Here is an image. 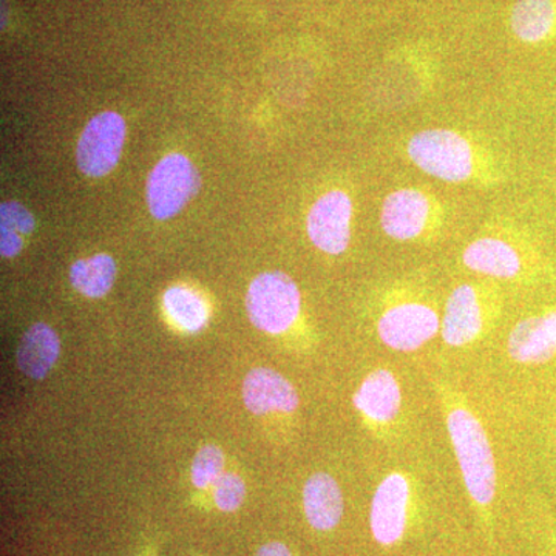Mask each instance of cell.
<instances>
[{"label": "cell", "mask_w": 556, "mask_h": 556, "mask_svg": "<svg viewBox=\"0 0 556 556\" xmlns=\"http://www.w3.org/2000/svg\"><path fill=\"white\" fill-rule=\"evenodd\" d=\"M511 31L527 43L556 36V0H518L511 10Z\"/></svg>", "instance_id": "obj_17"}, {"label": "cell", "mask_w": 556, "mask_h": 556, "mask_svg": "<svg viewBox=\"0 0 556 556\" xmlns=\"http://www.w3.org/2000/svg\"><path fill=\"white\" fill-rule=\"evenodd\" d=\"M353 203L342 190H331L313 204L308 214L309 240L327 254L339 255L346 251L351 240Z\"/></svg>", "instance_id": "obj_7"}, {"label": "cell", "mask_w": 556, "mask_h": 556, "mask_svg": "<svg viewBox=\"0 0 556 556\" xmlns=\"http://www.w3.org/2000/svg\"><path fill=\"white\" fill-rule=\"evenodd\" d=\"M428 212L430 204L424 193L415 189H401L387 197L380 223L391 239L413 240L426 229Z\"/></svg>", "instance_id": "obj_11"}, {"label": "cell", "mask_w": 556, "mask_h": 556, "mask_svg": "<svg viewBox=\"0 0 556 556\" xmlns=\"http://www.w3.org/2000/svg\"><path fill=\"white\" fill-rule=\"evenodd\" d=\"M200 189V175L192 161L170 153L153 167L148 179V206L156 219H170L185 208Z\"/></svg>", "instance_id": "obj_4"}, {"label": "cell", "mask_w": 556, "mask_h": 556, "mask_svg": "<svg viewBox=\"0 0 556 556\" xmlns=\"http://www.w3.org/2000/svg\"><path fill=\"white\" fill-rule=\"evenodd\" d=\"M164 308L170 320L185 331L199 332L206 327L208 318L206 303L192 289L186 287L167 289L164 294Z\"/></svg>", "instance_id": "obj_19"}, {"label": "cell", "mask_w": 556, "mask_h": 556, "mask_svg": "<svg viewBox=\"0 0 556 556\" xmlns=\"http://www.w3.org/2000/svg\"><path fill=\"white\" fill-rule=\"evenodd\" d=\"M126 141V123L116 112H102L80 134L76 161L86 177L101 178L119 163Z\"/></svg>", "instance_id": "obj_5"}, {"label": "cell", "mask_w": 556, "mask_h": 556, "mask_svg": "<svg viewBox=\"0 0 556 556\" xmlns=\"http://www.w3.org/2000/svg\"><path fill=\"white\" fill-rule=\"evenodd\" d=\"M116 278L115 260L108 254L78 260L70 268V281L79 294L101 299L109 294Z\"/></svg>", "instance_id": "obj_18"}, {"label": "cell", "mask_w": 556, "mask_h": 556, "mask_svg": "<svg viewBox=\"0 0 556 556\" xmlns=\"http://www.w3.org/2000/svg\"><path fill=\"white\" fill-rule=\"evenodd\" d=\"M302 298L295 281L287 274L263 273L248 289L247 309L252 325L268 334H281L295 324Z\"/></svg>", "instance_id": "obj_2"}, {"label": "cell", "mask_w": 556, "mask_h": 556, "mask_svg": "<svg viewBox=\"0 0 556 556\" xmlns=\"http://www.w3.org/2000/svg\"><path fill=\"white\" fill-rule=\"evenodd\" d=\"M484 318L477 289L460 285L450 294L442 318V339L450 346H466L481 334Z\"/></svg>", "instance_id": "obj_12"}, {"label": "cell", "mask_w": 556, "mask_h": 556, "mask_svg": "<svg viewBox=\"0 0 556 556\" xmlns=\"http://www.w3.org/2000/svg\"><path fill=\"white\" fill-rule=\"evenodd\" d=\"M255 556H292L289 548L283 543H268L260 547Z\"/></svg>", "instance_id": "obj_23"}, {"label": "cell", "mask_w": 556, "mask_h": 556, "mask_svg": "<svg viewBox=\"0 0 556 556\" xmlns=\"http://www.w3.org/2000/svg\"><path fill=\"white\" fill-rule=\"evenodd\" d=\"M409 484L401 473L388 475L376 490L371 504V530L382 546H393L407 526Z\"/></svg>", "instance_id": "obj_8"}, {"label": "cell", "mask_w": 556, "mask_h": 556, "mask_svg": "<svg viewBox=\"0 0 556 556\" xmlns=\"http://www.w3.org/2000/svg\"><path fill=\"white\" fill-rule=\"evenodd\" d=\"M464 265L475 273L497 278H514L521 270V258L506 241L481 239L464 251Z\"/></svg>", "instance_id": "obj_16"}, {"label": "cell", "mask_w": 556, "mask_h": 556, "mask_svg": "<svg viewBox=\"0 0 556 556\" xmlns=\"http://www.w3.org/2000/svg\"><path fill=\"white\" fill-rule=\"evenodd\" d=\"M508 354L522 365H541L556 356V311L525 318L511 329Z\"/></svg>", "instance_id": "obj_9"}, {"label": "cell", "mask_w": 556, "mask_h": 556, "mask_svg": "<svg viewBox=\"0 0 556 556\" xmlns=\"http://www.w3.org/2000/svg\"><path fill=\"white\" fill-rule=\"evenodd\" d=\"M303 507L314 529L320 532L334 529L345 508L338 481L328 473L313 475L303 486Z\"/></svg>", "instance_id": "obj_14"}, {"label": "cell", "mask_w": 556, "mask_h": 556, "mask_svg": "<svg viewBox=\"0 0 556 556\" xmlns=\"http://www.w3.org/2000/svg\"><path fill=\"white\" fill-rule=\"evenodd\" d=\"M447 427L468 493L486 506L496 493V466L484 427L466 408L452 409Z\"/></svg>", "instance_id": "obj_1"}, {"label": "cell", "mask_w": 556, "mask_h": 556, "mask_svg": "<svg viewBox=\"0 0 556 556\" xmlns=\"http://www.w3.org/2000/svg\"><path fill=\"white\" fill-rule=\"evenodd\" d=\"M223 467H225V456H223L222 450L215 445H204L193 459V485L197 489H206V486L215 484L223 475Z\"/></svg>", "instance_id": "obj_21"}, {"label": "cell", "mask_w": 556, "mask_h": 556, "mask_svg": "<svg viewBox=\"0 0 556 556\" xmlns=\"http://www.w3.org/2000/svg\"><path fill=\"white\" fill-rule=\"evenodd\" d=\"M408 155L420 170L442 181H466L473 172L470 144L456 131H419L409 141Z\"/></svg>", "instance_id": "obj_3"}, {"label": "cell", "mask_w": 556, "mask_h": 556, "mask_svg": "<svg viewBox=\"0 0 556 556\" xmlns=\"http://www.w3.org/2000/svg\"><path fill=\"white\" fill-rule=\"evenodd\" d=\"M354 407L371 422L390 424L396 419L402 405V391L390 369H376L364 379L354 394Z\"/></svg>", "instance_id": "obj_13"}, {"label": "cell", "mask_w": 556, "mask_h": 556, "mask_svg": "<svg viewBox=\"0 0 556 556\" xmlns=\"http://www.w3.org/2000/svg\"><path fill=\"white\" fill-rule=\"evenodd\" d=\"M247 485L236 473H223L215 482V504L222 511H236L244 503Z\"/></svg>", "instance_id": "obj_22"}, {"label": "cell", "mask_w": 556, "mask_h": 556, "mask_svg": "<svg viewBox=\"0 0 556 556\" xmlns=\"http://www.w3.org/2000/svg\"><path fill=\"white\" fill-rule=\"evenodd\" d=\"M60 350V338L49 325H33L17 348V367L27 378L43 379L56 364Z\"/></svg>", "instance_id": "obj_15"}, {"label": "cell", "mask_w": 556, "mask_h": 556, "mask_svg": "<svg viewBox=\"0 0 556 556\" xmlns=\"http://www.w3.org/2000/svg\"><path fill=\"white\" fill-rule=\"evenodd\" d=\"M35 230V218L28 208L7 201L0 206V254L3 258H13L24 248L25 237Z\"/></svg>", "instance_id": "obj_20"}, {"label": "cell", "mask_w": 556, "mask_h": 556, "mask_svg": "<svg viewBox=\"0 0 556 556\" xmlns=\"http://www.w3.org/2000/svg\"><path fill=\"white\" fill-rule=\"evenodd\" d=\"M441 328L437 311L422 303L394 306L379 318V338L388 348L413 353L434 338Z\"/></svg>", "instance_id": "obj_6"}, {"label": "cell", "mask_w": 556, "mask_h": 556, "mask_svg": "<svg viewBox=\"0 0 556 556\" xmlns=\"http://www.w3.org/2000/svg\"><path fill=\"white\" fill-rule=\"evenodd\" d=\"M243 401L254 415L292 413L299 407L294 386L270 368H255L243 382Z\"/></svg>", "instance_id": "obj_10"}]
</instances>
